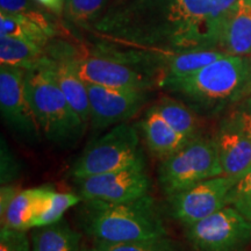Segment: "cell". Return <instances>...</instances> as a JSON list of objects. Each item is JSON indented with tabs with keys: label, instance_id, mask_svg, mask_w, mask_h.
<instances>
[{
	"label": "cell",
	"instance_id": "cell-30",
	"mask_svg": "<svg viewBox=\"0 0 251 251\" xmlns=\"http://www.w3.org/2000/svg\"><path fill=\"white\" fill-rule=\"evenodd\" d=\"M36 1L56 14L61 13L65 5V0H36Z\"/></svg>",
	"mask_w": 251,
	"mask_h": 251
},
{
	"label": "cell",
	"instance_id": "cell-20",
	"mask_svg": "<svg viewBox=\"0 0 251 251\" xmlns=\"http://www.w3.org/2000/svg\"><path fill=\"white\" fill-rule=\"evenodd\" d=\"M45 47L28 40L11 36H0V63L28 69L42 58Z\"/></svg>",
	"mask_w": 251,
	"mask_h": 251
},
{
	"label": "cell",
	"instance_id": "cell-18",
	"mask_svg": "<svg viewBox=\"0 0 251 251\" xmlns=\"http://www.w3.org/2000/svg\"><path fill=\"white\" fill-rule=\"evenodd\" d=\"M163 119L188 140L201 135L198 113L179 99L163 97L153 105Z\"/></svg>",
	"mask_w": 251,
	"mask_h": 251
},
{
	"label": "cell",
	"instance_id": "cell-8",
	"mask_svg": "<svg viewBox=\"0 0 251 251\" xmlns=\"http://www.w3.org/2000/svg\"><path fill=\"white\" fill-rule=\"evenodd\" d=\"M237 180L221 175L170 197L172 218L186 227L213 215L229 206L230 192Z\"/></svg>",
	"mask_w": 251,
	"mask_h": 251
},
{
	"label": "cell",
	"instance_id": "cell-17",
	"mask_svg": "<svg viewBox=\"0 0 251 251\" xmlns=\"http://www.w3.org/2000/svg\"><path fill=\"white\" fill-rule=\"evenodd\" d=\"M226 55L228 54L216 49L188 50V51L172 54L166 57L164 64H163L162 81L190 76Z\"/></svg>",
	"mask_w": 251,
	"mask_h": 251
},
{
	"label": "cell",
	"instance_id": "cell-13",
	"mask_svg": "<svg viewBox=\"0 0 251 251\" xmlns=\"http://www.w3.org/2000/svg\"><path fill=\"white\" fill-rule=\"evenodd\" d=\"M140 127L147 148L161 161L178 151L191 141L174 129L163 119L155 106H151L146 112L140 122Z\"/></svg>",
	"mask_w": 251,
	"mask_h": 251
},
{
	"label": "cell",
	"instance_id": "cell-22",
	"mask_svg": "<svg viewBox=\"0 0 251 251\" xmlns=\"http://www.w3.org/2000/svg\"><path fill=\"white\" fill-rule=\"evenodd\" d=\"M94 247L98 251H186L181 242L168 235L128 243L94 242Z\"/></svg>",
	"mask_w": 251,
	"mask_h": 251
},
{
	"label": "cell",
	"instance_id": "cell-3",
	"mask_svg": "<svg viewBox=\"0 0 251 251\" xmlns=\"http://www.w3.org/2000/svg\"><path fill=\"white\" fill-rule=\"evenodd\" d=\"M25 90L41 134L49 142L69 148L83 137L89 126L69 102L47 67L43 56L26 69Z\"/></svg>",
	"mask_w": 251,
	"mask_h": 251
},
{
	"label": "cell",
	"instance_id": "cell-26",
	"mask_svg": "<svg viewBox=\"0 0 251 251\" xmlns=\"http://www.w3.org/2000/svg\"><path fill=\"white\" fill-rule=\"evenodd\" d=\"M0 155H1V162H0L1 163V186L2 185L14 184L19 174H20V169H19V163L4 139H1V152H0Z\"/></svg>",
	"mask_w": 251,
	"mask_h": 251
},
{
	"label": "cell",
	"instance_id": "cell-14",
	"mask_svg": "<svg viewBox=\"0 0 251 251\" xmlns=\"http://www.w3.org/2000/svg\"><path fill=\"white\" fill-rule=\"evenodd\" d=\"M220 50L228 55L251 56V0H237L226 20Z\"/></svg>",
	"mask_w": 251,
	"mask_h": 251
},
{
	"label": "cell",
	"instance_id": "cell-27",
	"mask_svg": "<svg viewBox=\"0 0 251 251\" xmlns=\"http://www.w3.org/2000/svg\"><path fill=\"white\" fill-rule=\"evenodd\" d=\"M1 12L11 14H27L36 9L29 0H0Z\"/></svg>",
	"mask_w": 251,
	"mask_h": 251
},
{
	"label": "cell",
	"instance_id": "cell-31",
	"mask_svg": "<svg viewBox=\"0 0 251 251\" xmlns=\"http://www.w3.org/2000/svg\"><path fill=\"white\" fill-rule=\"evenodd\" d=\"M81 251H98V250H97L96 247H93V248H86V249H81Z\"/></svg>",
	"mask_w": 251,
	"mask_h": 251
},
{
	"label": "cell",
	"instance_id": "cell-1",
	"mask_svg": "<svg viewBox=\"0 0 251 251\" xmlns=\"http://www.w3.org/2000/svg\"><path fill=\"white\" fill-rule=\"evenodd\" d=\"M201 115H214L251 94L250 57L226 55L190 75L161 83Z\"/></svg>",
	"mask_w": 251,
	"mask_h": 251
},
{
	"label": "cell",
	"instance_id": "cell-19",
	"mask_svg": "<svg viewBox=\"0 0 251 251\" xmlns=\"http://www.w3.org/2000/svg\"><path fill=\"white\" fill-rule=\"evenodd\" d=\"M81 201L83 199L79 197V194L57 192L51 185H45L42 197H41L39 214L35 219L34 228L61 221L68 209Z\"/></svg>",
	"mask_w": 251,
	"mask_h": 251
},
{
	"label": "cell",
	"instance_id": "cell-15",
	"mask_svg": "<svg viewBox=\"0 0 251 251\" xmlns=\"http://www.w3.org/2000/svg\"><path fill=\"white\" fill-rule=\"evenodd\" d=\"M43 188L45 185L19 191L4 211L0 212L1 227L25 231L34 228Z\"/></svg>",
	"mask_w": 251,
	"mask_h": 251
},
{
	"label": "cell",
	"instance_id": "cell-29",
	"mask_svg": "<svg viewBox=\"0 0 251 251\" xmlns=\"http://www.w3.org/2000/svg\"><path fill=\"white\" fill-rule=\"evenodd\" d=\"M19 191L20 190L17 186H14V184L2 185L1 193H0V212L4 211Z\"/></svg>",
	"mask_w": 251,
	"mask_h": 251
},
{
	"label": "cell",
	"instance_id": "cell-28",
	"mask_svg": "<svg viewBox=\"0 0 251 251\" xmlns=\"http://www.w3.org/2000/svg\"><path fill=\"white\" fill-rule=\"evenodd\" d=\"M234 112L236 113L246 130L251 135V94L241 101L240 106Z\"/></svg>",
	"mask_w": 251,
	"mask_h": 251
},
{
	"label": "cell",
	"instance_id": "cell-4",
	"mask_svg": "<svg viewBox=\"0 0 251 251\" xmlns=\"http://www.w3.org/2000/svg\"><path fill=\"white\" fill-rule=\"evenodd\" d=\"M146 164L140 134L127 122L114 126L92 141L70 169L74 179Z\"/></svg>",
	"mask_w": 251,
	"mask_h": 251
},
{
	"label": "cell",
	"instance_id": "cell-2",
	"mask_svg": "<svg viewBox=\"0 0 251 251\" xmlns=\"http://www.w3.org/2000/svg\"><path fill=\"white\" fill-rule=\"evenodd\" d=\"M78 224L94 242L128 243L168 235L156 200L150 194L127 202L83 200Z\"/></svg>",
	"mask_w": 251,
	"mask_h": 251
},
{
	"label": "cell",
	"instance_id": "cell-12",
	"mask_svg": "<svg viewBox=\"0 0 251 251\" xmlns=\"http://www.w3.org/2000/svg\"><path fill=\"white\" fill-rule=\"evenodd\" d=\"M213 140L225 176L240 179L251 170V135L236 113L220 122Z\"/></svg>",
	"mask_w": 251,
	"mask_h": 251
},
{
	"label": "cell",
	"instance_id": "cell-24",
	"mask_svg": "<svg viewBox=\"0 0 251 251\" xmlns=\"http://www.w3.org/2000/svg\"><path fill=\"white\" fill-rule=\"evenodd\" d=\"M229 206L234 207L251 221V170L234 185L229 198Z\"/></svg>",
	"mask_w": 251,
	"mask_h": 251
},
{
	"label": "cell",
	"instance_id": "cell-21",
	"mask_svg": "<svg viewBox=\"0 0 251 251\" xmlns=\"http://www.w3.org/2000/svg\"><path fill=\"white\" fill-rule=\"evenodd\" d=\"M0 36L28 40L46 48L54 34L47 30L36 21L30 20L23 14H11L1 12L0 13Z\"/></svg>",
	"mask_w": 251,
	"mask_h": 251
},
{
	"label": "cell",
	"instance_id": "cell-9",
	"mask_svg": "<svg viewBox=\"0 0 251 251\" xmlns=\"http://www.w3.org/2000/svg\"><path fill=\"white\" fill-rule=\"evenodd\" d=\"M77 194L83 200L127 202L140 199L150 191V178L146 164H135L107 174L74 179Z\"/></svg>",
	"mask_w": 251,
	"mask_h": 251
},
{
	"label": "cell",
	"instance_id": "cell-33",
	"mask_svg": "<svg viewBox=\"0 0 251 251\" xmlns=\"http://www.w3.org/2000/svg\"><path fill=\"white\" fill-rule=\"evenodd\" d=\"M250 63H251V56H250Z\"/></svg>",
	"mask_w": 251,
	"mask_h": 251
},
{
	"label": "cell",
	"instance_id": "cell-7",
	"mask_svg": "<svg viewBox=\"0 0 251 251\" xmlns=\"http://www.w3.org/2000/svg\"><path fill=\"white\" fill-rule=\"evenodd\" d=\"M192 251H243L251 242V221L234 207L185 227Z\"/></svg>",
	"mask_w": 251,
	"mask_h": 251
},
{
	"label": "cell",
	"instance_id": "cell-32",
	"mask_svg": "<svg viewBox=\"0 0 251 251\" xmlns=\"http://www.w3.org/2000/svg\"><path fill=\"white\" fill-rule=\"evenodd\" d=\"M119 1H120V2H124V1H126V0H119Z\"/></svg>",
	"mask_w": 251,
	"mask_h": 251
},
{
	"label": "cell",
	"instance_id": "cell-16",
	"mask_svg": "<svg viewBox=\"0 0 251 251\" xmlns=\"http://www.w3.org/2000/svg\"><path fill=\"white\" fill-rule=\"evenodd\" d=\"M31 251H81V234L65 220L33 228Z\"/></svg>",
	"mask_w": 251,
	"mask_h": 251
},
{
	"label": "cell",
	"instance_id": "cell-11",
	"mask_svg": "<svg viewBox=\"0 0 251 251\" xmlns=\"http://www.w3.org/2000/svg\"><path fill=\"white\" fill-rule=\"evenodd\" d=\"M90 100V125L94 130L125 124L139 113L149 99L146 90L118 89L86 84Z\"/></svg>",
	"mask_w": 251,
	"mask_h": 251
},
{
	"label": "cell",
	"instance_id": "cell-23",
	"mask_svg": "<svg viewBox=\"0 0 251 251\" xmlns=\"http://www.w3.org/2000/svg\"><path fill=\"white\" fill-rule=\"evenodd\" d=\"M106 1L107 0H65V17L78 26H87L98 17Z\"/></svg>",
	"mask_w": 251,
	"mask_h": 251
},
{
	"label": "cell",
	"instance_id": "cell-10",
	"mask_svg": "<svg viewBox=\"0 0 251 251\" xmlns=\"http://www.w3.org/2000/svg\"><path fill=\"white\" fill-rule=\"evenodd\" d=\"M26 69L0 67V112L5 125L20 139L36 142L41 130L25 90Z\"/></svg>",
	"mask_w": 251,
	"mask_h": 251
},
{
	"label": "cell",
	"instance_id": "cell-6",
	"mask_svg": "<svg viewBox=\"0 0 251 251\" xmlns=\"http://www.w3.org/2000/svg\"><path fill=\"white\" fill-rule=\"evenodd\" d=\"M74 63L86 84L149 91L161 84L158 72L140 67L97 48L93 52L75 49Z\"/></svg>",
	"mask_w": 251,
	"mask_h": 251
},
{
	"label": "cell",
	"instance_id": "cell-25",
	"mask_svg": "<svg viewBox=\"0 0 251 251\" xmlns=\"http://www.w3.org/2000/svg\"><path fill=\"white\" fill-rule=\"evenodd\" d=\"M0 251H31V242L27 231L1 227Z\"/></svg>",
	"mask_w": 251,
	"mask_h": 251
},
{
	"label": "cell",
	"instance_id": "cell-5",
	"mask_svg": "<svg viewBox=\"0 0 251 251\" xmlns=\"http://www.w3.org/2000/svg\"><path fill=\"white\" fill-rule=\"evenodd\" d=\"M224 175L213 137H194L183 148L163 159L158 169V184L170 198L209 178Z\"/></svg>",
	"mask_w": 251,
	"mask_h": 251
}]
</instances>
